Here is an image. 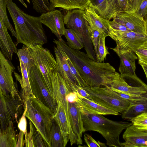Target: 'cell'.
I'll use <instances>...</instances> for the list:
<instances>
[{"label": "cell", "mask_w": 147, "mask_h": 147, "mask_svg": "<svg viewBox=\"0 0 147 147\" xmlns=\"http://www.w3.org/2000/svg\"><path fill=\"white\" fill-rule=\"evenodd\" d=\"M116 43V47L110 48L119 56L125 53L134 52L144 42L147 35L131 31L118 33L110 37Z\"/></svg>", "instance_id": "obj_9"}, {"label": "cell", "mask_w": 147, "mask_h": 147, "mask_svg": "<svg viewBox=\"0 0 147 147\" xmlns=\"http://www.w3.org/2000/svg\"><path fill=\"white\" fill-rule=\"evenodd\" d=\"M76 92L79 98H85L90 99L89 94L82 87L78 86L76 88Z\"/></svg>", "instance_id": "obj_48"}, {"label": "cell", "mask_w": 147, "mask_h": 147, "mask_svg": "<svg viewBox=\"0 0 147 147\" xmlns=\"http://www.w3.org/2000/svg\"><path fill=\"white\" fill-rule=\"evenodd\" d=\"M88 24V30L90 38L93 46L94 47V50L96 56L98 52L99 38L101 32L96 29L92 25L89 24Z\"/></svg>", "instance_id": "obj_40"}, {"label": "cell", "mask_w": 147, "mask_h": 147, "mask_svg": "<svg viewBox=\"0 0 147 147\" xmlns=\"http://www.w3.org/2000/svg\"><path fill=\"white\" fill-rule=\"evenodd\" d=\"M16 54L19 60L22 61L26 66L29 75L32 67L34 65L29 48L24 45L22 48L17 50Z\"/></svg>", "instance_id": "obj_31"}, {"label": "cell", "mask_w": 147, "mask_h": 147, "mask_svg": "<svg viewBox=\"0 0 147 147\" xmlns=\"http://www.w3.org/2000/svg\"><path fill=\"white\" fill-rule=\"evenodd\" d=\"M82 87L89 94L90 100L118 113H122L129 105V100L121 97L109 86Z\"/></svg>", "instance_id": "obj_5"}, {"label": "cell", "mask_w": 147, "mask_h": 147, "mask_svg": "<svg viewBox=\"0 0 147 147\" xmlns=\"http://www.w3.org/2000/svg\"><path fill=\"white\" fill-rule=\"evenodd\" d=\"M64 35L67 40V44L71 48L79 50L84 47L82 42L72 29H65Z\"/></svg>", "instance_id": "obj_30"}, {"label": "cell", "mask_w": 147, "mask_h": 147, "mask_svg": "<svg viewBox=\"0 0 147 147\" xmlns=\"http://www.w3.org/2000/svg\"><path fill=\"white\" fill-rule=\"evenodd\" d=\"M134 52L138 57V63H147V42H144Z\"/></svg>", "instance_id": "obj_41"}, {"label": "cell", "mask_w": 147, "mask_h": 147, "mask_svg": "<svg viewBox=\"0 0 147 147\" xmlns=\"http://www.w3.org/2000/svg\"><path fill=\"white\" fill-rule=\"evenodd\" d=\"M0 94L5 97L11 96L14 97L20 96L17 88L13 89L7 83L3 74L0 66Z\"/></svg>", "instance_id": "obj_32"}, {"label": "cell", "mask_w": 147, "mask_h": 147, "mask_svg": "<svg viewBox=\"0 0 147 147\" xmlns=\"http://www.w3.org/2000/svg\"><path fill=\"white\" fill-rule=\"evenodd\" d=\"M132 125L138 128L147 130V113H143L130 120Z\"/></svg>", "instance_id": "obj_37"}, {"label": "cell", "mask_w": 147, "mask_h": 147, "mask_svg": "<svg viewBox=\"0 0 147 147\" xmlns=\"http://www.w3.org/2000/svg\"><path fill=\"white\" fill-rule=\"evenodd\" d=\"M144 0H126L127 11L136 12Z\"/></svg>", "instance_id": "obj_44"}, {"label": "cell", "mask_w": 147, "mask_h": 147, "mask_svg": "<svg viewBox=\"0 0 147 147\" xmlns=\"http://www.w3.org/2000/svg\"><path fill=\"white\" fill-rule=\"evenodd\" d=\"M66 99L68 102L72 103L77 102L79 98L76 92H70L66 95Z\"/></svg>", "instance_id": "obj_49"}, {"label": "cell", "mask_w": 147, "mask_h": 147, "mask_svg": "<svg viewBox=\"0 0 147 147\" xmlns=\"http://www.w3.org/2000/svg\"><path fill=\"white\" fill-rule=\"evenodd\" d=\"M26 22L36 38L38 45H43L47 42V38L42 27L40 17L31 16L21 10Z\"/></svg>", "instance_id": "obj_19"}, {"label": "cell", "mask_w": 147, "mask_h": 147, "mask_svg": "<svg viewBox=\"0 0 147 147\" xmlns=\"http://www.w3.org/2000/svg\"><path fill=\"white\" fill-rule=\"evenodd\" d=\"M83 16L89 24L100 32H105L108 35L110 29L109 20L99 16L91 3L84 10Z\"/></svg>", "instance_id": "obj_18"}, {"label": "cell", "mask_w": 147, "mask_h": 147, "mask_svg": "<svg viewBox=\"0 0 147 147\" xmlns=\"http://www.w3.org/2000/svg\"><path fill=\"white\" fill-rule=\"evenodd\" d=\"M20 2H21L23 5L26 8L27 7V6L26 4L24 2L23 0H18ZM29 3H30V0H26Z\"/></svg>", "instance_id": "obj_54"}, {"label": "cell", "mask_w": 147, "mask_h": 147, "mask_svg": "<svg viewBox=\"0 0 147 147\" xmlns=\"http://www.w3.org/2000/svg\"><path fill=\"white\" fill-rule=\"evenodd\" d=\"M68 103L69 123L72 132L76 137V143L82 145V134L86 130L83 126L80 107L77 102H68Z\"/></svg>", "instance_id": "obj_15"}, {"label": "cell", "mask_w": 147, "mask_h": 147, "mask_svg": "<svg viewBox=\"0 0 147 147\" xmlns=\"http://www.w3.org/2000/svg\"><path fill=\"white\" fill-rule=\"evenodd\" d=\"M7 8L14 25L17 38L15 45L21 43L30 48L38 45L37 39L25 22L21 9L12 0L7 2Z\"/></svg>", "instance_id": "obj_7"}, {"label": "cell", "mask_w": 147, "mask_h": 147, "mask_svg": "<svg viewBox=\"0 0 147 147\" xmlns=\"http://www.w3.org/2000/svg\"><path fill=\"white\" fill-rule=\"evenodd\" d=\"M77 102L81 109L86 112L104 115H119V113L103 107L86 98H79Z\"/></svg>", "instance_id": "obj_23"}, {"label": "cell", "mask_w": 147, "mask_h": 147, "mask_svg": "<svg viewBox=\"0 0 147 147\" xmlns=\"http://www.w3.org/2000/svg\"><path fill=\"white\" fill-rule=\"evenodd\" d=\"M95 10L100 16L110 20L127 11L126 0H104Z\"/></svg>", "instance_id": "obj_16"}, {"label": "cell", "mask_w": 147, "mask_h": 147, "mask_svg": "<svg viewBox=\"0 0 147 147\" xmlns=\"http://www.w3.org/2000/svg\"><path fill=\"white\" fill-rule=\"evenodd\" d=\"M5 57L0 49V66L4 78L8 85L12 88H17L14 82L12 74L14 72L15 67Z\"/></svg>", "instance_id": "obj_28"}, {"label": "cell", "mask_w": 147, "mask_h": 147, "mask_svg": "<svg viewBox=\"0 0 147 147\" xmlns=\"http://www.w3.org/2000/svg\"><path fill=\"white\" fill-rule=\"evenodd\" d=\"M108 22L110 29L108 35L110 37L119 33L131 31L124 25L114 18L112 21L109 20Z\"/></svg>", "instance_id": "obj_35"}, {"label": "cell", "mask_w": 147, "mask_h": 147, "mask_svg": "<svg viewBox=\"0 0 147 147\" xmlns=\"http://www.w3.org/2000/svg\"><path fill=\"white\" fill-rule=\"evenodd\" d=\"M120 59L119 71L121 75H134L136 74V61L138 59L133 51L127 52L118 56Z\"/></svg>", "instance_id": "obj_22"}, {"label": "cell", "mask_w": 147, "mask_h": 147, "mask_svg": "<svg viewBox=\"0 0 147 147\" xmlns=\"http://www.w3.org/2000/svg\"><path fill=\"white\" fill-rule=\"evenodd\" d=\"M133 32L147 35V20L136 12L125 11L114 18Z\"/></svg>", "instance_id": "obj_11"}, {"label": "cell", "mask_w": 147, "mask_h": 147, "mask_svg": "<svg viewBox=\"0 0 147 147\" xmlns=\"http://www.w3.org/2000/svg\"><path fill=\"white\" fill-rule=\"evenodd\" d=\"M28 76L33 94L54 115L57 109L58 103L49 92L40 71L35 65L32 67Z\"/></svg>", "instance_id": "obj_8"}, {"label": "cell", "mask_w": 147, "mask_h": 147, "mask_svg": "<svg viewBox=\"0 0 147 147\" xmlns=\"http://www.w3.org/2000/svg\"><path fill=\"white\" fill-rule=\"evenodd\" d=\"M62 49L89 87L110 86L120 76L108 63L94 61L85 53L71 48L67 45L63 46Z\"/></svg>", "instance_id": "obj_1"}, {"label": "cell", "mask_w": 147, "mask_h": 147, "mask_svg": "<svg viewBox=\"0 0 147 147\" xmlns=\"http://www.w3.org/2000/svg\"><path fill=\"white\" fill-rule=\"evenodd\" d=\"M94 9H97L104 0H89Z\"/></svg>", "instance_id": "obj_51"}, {"label": "cell", "mask_w": 147, "mask_h": 147, "mask_svg": "<svg viewBox=\"0 0 147 147\" xmlns=\"http://www.w3.org/2000/svg\"><path fill=\"white\" fill-rule=\"evenodd\" d=\"M117 93L121 97L129 100H147V94L137 95L121 93Z\"/></svg>", "instance_id": "obj_45"}, {"label": "cell", "mask_w": 147, "mask_h": 147, "mask_svg": "<svg viewBox=\"0 0 147 147\" xmlns=\"http://www.w3.org/2000/svg\"><path fill=\"white\" fill-rule=\"evenodd\" d=\"M58 108L53 118L59 125L64 138L65 145L69 140V129L66 114L60 102L58 104Z\"/></svg>", "instance_id": "obj_26"}, {"label": "cell", "mask_w": 147, "mask_h": 147, "mask_svg": "<svg viewBox=\"0 0 147 147\" xmlns=\"http://www.w3.org/2000/svg\"><path fill=\"white\" fill-rule=\"evenodd\" d=\"M24 134L23 132L20 131L18 135V140L17 142L16 147H24L25 144V141L24 140Z\"/></svg>", "instance_id": "obj_50"}, {"label": "cell", "mask_w": 147, "mask_h": 147, "mask_svg": "<svg viewBox=\"0 0 147 147\" xmlns=\"http://www.w3.org/2000/svg\"><path fill=\"white\" fill-rule=\"evenodd\" d=\"M29 49L34 65L40 71L49 92L54 97L51 76L53 72L57 71L56 60L50 51L44 48L42 45H36L33 48Z\"/></svg>", "instance_id": "obj_6"}, {"label": "cell", "mask_w": 147, "mask_h": 147, "mask_svg": "<svg viewBox=\"0 0 147 147\" xmlns=\"http://www.w3.org/2000/svg\"><path fill=\"white\" fill-rule=\"evenodd\" d=\"M83 126L86 131H92L100 134L109 147H121L120 135L122 131L132 124V123L116 121L108 119L102 115L84 111L81 109Z\"/></svg>", "instance_id": "obj_2"}, {"label": "cell", "mask_w": 147, "mask_h": 147, "mask_svg": "<svg viewBox=\"0 0 147 147\" xmlns=\"http://www.w3.org/2000/svg\"><path fill=\"white\" fill-rule=\"evenodd\" d=\"M49 11L59 7L69 11L77 9L84 10L90 3L89 0H49Z\"/></svg>", "instance_id": "obj_21"}, {"label": "cell", "mask_w": 147, "mask_h": 147, "mask_svg": "<svg viewBox=\"0 0 147 147\" xmlns=\"http://www.w3.org/2000/svg\"><path fill=\"white\" fill-rule=\"evenodd\" d=\"M0 15V38L7 53L10 56L16 53L17 49Z\"/></svg>", "instance_id": "obj_27"}, {"label": "cell", "mask_w": 147, "mask_h": 147, "mask_svg": "<svg viewBox=\"0 0 147 147\" xmlns=\"http://www.w3.org/2000/svg\"><path fill=\"white\" fill-rule=\"evenodd\" d=\"M84 11L77 9L67 11L63 16L64 23L67 29L73 30L81 40L89 57L96 61L88 30L89 24L83 16Z\"/></svg>", "instance_id": "obj_4"}, {"label": "cell", "mask_w": 147, "mask_h": 147, "mask_svg": "<svg viewBox=\"0 0 147 147\" xmlns=\"http://www.w3.org/2000/svg\"><path fill=\"white\" fill-rule=\"evenodd\" d=\"M62 51L66 61L69 67L71 72L76 80L79 86L82 87H89L82 78L78 71L70 59L64 52L63 51Z\"/></svg>", "instance_id": "obj_36"}, {"label": "cell", "mask_w": 147, "mask_h": 147, "mask_svg": "<svg viewBox=\"0 0 147 147\" xmlns=\"http://www.w3.org/2000/svg\"><path fill=\"white\" fill-rule=\"evenodd\" d=\"M21 78L18 73L14 72L16 80L19 81L21 86L20 96L24 107L26 100L30 98H36L32 93L30 84L28 72L22 61L19 60Z\"/></svg>", "instance_id": "obj_20"}, {"label": "cell", "mask_w": 147, "mask_h": 147, "mask_svg": "<svg viewBox=\"0 0 147 147\" xmlns=\"http://www.w3.org/2000/svg\"><path fill=\"white\" fill-rule=\"evenodd\" d=\"M136 12L145 20H147V0H144Z\"/></svg>", "instance_id": "obj_46"}, {"label": "cell", "mask_w": 147, "mask_h": 147, "mask_svg": "<svg viewBox=\"0 0 147 147\" xmlns=\"http://www.w3.org/2000/svg\"><path fill=\"white\" fill-rule=\"evenodd\" d=\"M26 117L41 134L47 147H51V130L54 115L50 109L36 98L27 99Z\"/></svg>", "instance_id": "obj_3"}, {"label": "cell", "mask_w": 147, "mask_h": 147, "mask_svg": "<svg viewBox=\"0 0 147 147\" xmlns=\"http://www.w3.org/2000/svg\"><path fill=\"white\" fill-rule=\"evenodd\" d=\"M107 36L106 33L102 32L99 36L97 54L96 56V60L98 62H102L107 55L110 54L105 44V39Z\"/></svg>", "instance_id": "obj_33"}, {"label": "cell", "mask_w": 147, "mask_h": 147, "mask_svg": "<svg viewBox=\"0 0 147 147\" xmlns=\"http://www.w3.org/2000/svg\"><path fill=\"white\" fill-rule=\"evenodd\" d=\"M9 0H0V15L7 28L11 32L12 36L17 38L16 32L9 21L7 14V4Z\"/></svg>", "instance_id": "obj_34"}, {"label": "cell", "mask_w": 147, "mask_h": 147, "mask_svg": "<svg viewBox=\"0 0 147 147\" xmlns=\"http://www.w3.org/2000/svg\"><path fill=\"white\" fill-rule=\"evenodd\" d=\"M111 88L117 93H121L137 95L147 94V86L135 84L130 85L125 77L120 75L119 78L110 86Z\"/></svg>", "instance_id": "obj_17"}, {"label": "cell", "mask_w": 147, "mask_h": 147, "mask_svg": "<svg viewBox=\"0 0 147 147\" xmlns=\"http://www.w3.org/2000/svg\"><path fill=\"white\" fill-rule=\"evenodd\" d=\"M54 52L57 63V71L64 80L69 92H76V88L79 86L71 72L62 51L59 48L54 47Z\"/></svg>", "instance_id": "obj_13"}, {"label": "cell", "mask_w": 147, "mask_h": 147, "mask_svg": "<svg viewBox=\"0 0 147 147\" xmlns=\"http://www.w3.org/2000/svg\"><path fill=\"white\" fill-rule=\"evenodd\" d=\"M3 96L0 94V107H1L3 103Z\"/></svg>", "instance_id": "obj_55"}, {"label": "cell", "mask_w": 147, "mask_h": 147, "mask_svg": "<svg viewBox=\"0 0 147 147\" xmlns=\"http://www.w3.org/2000/svg\"><path fill=\"white\" fill-rule=\"evenodd\" d=\"M40 17L42 24L48 27L58 40L62 38L65 28L64 26L63 15L60 10L54 9L42 13Z\"/></svg>", "instance_id": "obj_12"}, {"label": "cell", "mask_w": 147, "mask_h": 147, "mask_svg": "<svg viewBox=\"0 0 147 147\" xmlns=\"http://www.w3.org/2000/svg\"><path fill=\"white\" fill-rule=\"evenodd\" d=\"M84 136L85 142L89 147H107L105 144L98 141L97 142L88 134H85Z\"/></svg>", "instance_id": "obj_42"}, {"label": "cell", "mask_w": 147, "mask_h": 147, "mask_svg": "<svg viewBox=\"0 0 147 147\" xmlns=\"http://www.w3.org/2000/svg\"><path fill=\"white\" fill-rule=\"evenodd\" d=\"M29 125L32 128L34 147H47L41 134L30 120Z\"/></svg>", "instance_id": "obj_38"}, {"label": "cell", "mask_w": 147, "mask_h": 147, "mask_svg": "<svg viewBox=\"0 0 147 147\" xmlns=\"http://www.w3.org/2000/svg\"><path fill=\"white\" fill-rule=\"evenodd\" d=\"M145 73V75L147 77V63H139Z\"/></svg>", "instance_id": "obj_52"}, {"label": "cell", "mask_w": 147, "mask_h": 147, "mask_svg": "<svg viewBox=\"0 0 147 147\" xmlns=\"http://www.w3.org/2000/svg\"><path fill=\"white\" fill-rule=\"evenodd\" d=\"M51 81L54 97L58 103L61 105L67 117L69 129V139L71 146L76 143V138L72 132L69 121L68 102L66 96L69 92L65 81L57 71L52 73Z\"/></svg>", "instance_id": "obj_10"}, {"label": "cell", "mask_w": 147, "mask_h": 147, "mask_svg": "<svg viewBox=\"0 0 147 147\" xmlns=\"http://www.w3.org/2000/svg\"><path fill=\"white\" fill-rule=\"evenodd\" d=\"M33 8L37 12L41 14L49 11V0H31Z\"/></svg>", "instance_id": "obj_39"}, {"label": "cell", "mask_w": 147, "mask_h": 147, "mask_svg": "<svg viewBox=\"0 0 147 147\" xmlns=\"http://www.w3.org/2000/svg\"><path fill=\"white\" fill-rule=\"evenodd\" d=\"M123 137L125 142H120L121 147H147V130L139 129L132 124L126 128Z\"/></svg>", "instance_id": "obj_14"}, {"label": "cell", "mask_w": 147, "mask_h": 147, "mask_svg": "<svg viewBox=\"0 0 147 147\" xmlns=\"http://www.w3.org/2000/svg\"><path fill=\"white\" fill-rule=\"evenodd\" d=\"M51 147H65L64 141L59 125L53 118L51 130Z\"/></svg>", "instance_id": "obj_29"}, {"label": "cell", "mask_w": 147, "mask_h": 147, "mask_svg": "<svg viewBox=\"0 0 147 147\" xmlns=\"http://www.w3.org/2000/svg\"><path fill=\"white\" fill-rule=\"evenodd\" d=\"M24 109L23 113L18 123V127L20 131L23 132L25 136L28 133L27 130V122L25 116V113L27 110L26 106L24 107Z\"/></svg>", "instance_id": "obj_43"}, {"label": "cell", "mask_w": 147, "mask_h": 147, "mask_svg": "<svg viewBox=\"0 0 147 147\" xmlns=\"http://www.w3.org/2000/svg\"><path fill=\"white\" fill-rule=\"evenodd\" d=\"M129 101V105L122 113V118L130 120L142 113H147V100Z\"/></svg>", "instance_id": "obj_24"}, {"label": "cell", "mask_w": 147, "mask_h": 147, "mask_svg": "<svg viewBox=\"0 0 147 147\" xmlns=\"http://www.w3.org/2000/svg\"><path fill=\"white\" fill-rule=\"evenodd\" d=\"M13 122L11 121L0 134V147H16L17 137Z\"/></svg>", "instance_id": "obj_25"}, {"label": "cell", "mask_w": 147, "mask_h": 147, "mask_svg": "<svg viewBox=\"0 0 147 147\" xmlns=\"http://www.w3.org/2000/svg\"><path fill=\"white\" fill-rule=\"evenodd\" d=\"M30 131L25 136V143L26 147H34L33 140L32 130L30 125Z\"/></svg>", "instance_id": "obj_47"}, {"label": "cell", "mask_w": 147, "mask_h": 147, "mask_svg": "<svg viewBox=\"0 0 147 147\" xmlns=\"http://www.w3.org/2000/svg\"><path fill=\"white\" fill-rule=\"evenodd\" d=\"M0 49L3 53L5 55H6L7 53L5 50L3 44L0 38Z\"/></svg>", "instance_id": "obj_53"}]
</instances>
